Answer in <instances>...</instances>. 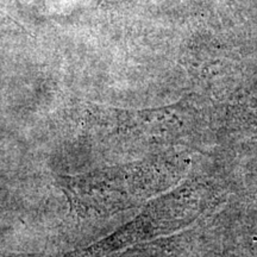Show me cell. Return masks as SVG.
<instances>
[{
    "instance_id": "obj_1",
    "label": "cell",
    "mask_w": 257,
    "mask_h": 257,
    "mask_svg": "<svg viewBox=\"0 0 257 257\" xmlns=\"http://www.w3.org/2000/svg\"><path fill=\"white\" fill-rule=\"evenodd\" d=\"M153 167H125L76 176L59 184L79 216L106 217L136 207L174 184Z\"/></svg>"
},
{
    "instance_id": "obj_2",
    "label": "cell",
    "mask_w": 257,
    "mask_h": 257,
    "mask_svg": "<svg viewBox=\"0 0 257 257\" xmlns=\"http://www.w3.org/2000/svg\"><path fill=\"white\" fill-rule=\"evenodd\" d=\"M199 213L198 194L185 184L152 200L133 220L106 238L62 257H104L127 245L168 234L187 226Z\"/></svg>"
},
{
    "instance_id": "obj_3",
    "label": "cell",
    "mask_w": 257,
    "mask_h": 257,
    "mask_svg": "<svg viewBox=\"0 0 257 257\" xmlns=\"http://www.w3.org/2000/svg\"><path fill=\"white\" fill-rule=\"evenodd\" d=\"M3 257H32V256H24V255H4Z\"/></svg>"
}]
</instances>
